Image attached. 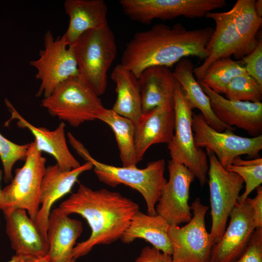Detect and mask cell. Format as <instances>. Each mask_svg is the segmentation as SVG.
<instances>
[{"label":"cell","mask_w":262,"mask_h":262,"mask_svg":"<svg viewBox=\"0 0 262 262\" xmlns=\"http://www.w3.org/2000/svg\"><path fill=\"white\" fill-rule=\"evenodd\" d=\"M254 8L255 12L260 17H262V0H255L254 3Z\"/></svg>","instance_id":"74e56055"},{"label":"cell","mask_w":262,"mask_h":262,"mask_svg":"<svg viewBox=\"0 0 262 262\" xmlns=\"http://www.w3.org/2000/svg\"><path fill=\"white\" fill-rule=\"evenodd\" d=\"M256 196L251 198L248 197L245 201L252 207L253 211L255 228H262V187L256 188Z\"/></svg>","instance_id":"d590c367"},{"label":"cell","mask_w":262,"mask_h":262,"mask_svg":"<svg viewBox=\"0 0 262 262\" xmlns=\"http://www.w3.org/2000/svg\"><path fill=\"white\" fill-rule=\"evenodd\" d=\"M2 171L0 169V182L2 178ZM1 191H2V189L0 188V210L3 211L4 208V203H3V199L2 197Z\"/></svg>","instance_id":"f35d334b"},{"label":"cell","mask_w":262,"mask_h":262,"mask_svg":"<svg viewBox=\"0 0 262 262\" xmlns=\"http://www.w3.org/2000/svg\"><path fill=\"white\" fill-rule=\"evenodd\" d=\"M30 144H16L0 133V158L4 171V181L6 183L12 179V169L18 161H25L28 153Z\"/></svg>","instance_id":"1f68e13d"},{"label":"cell","mask_w":262,"mask_h":262,"mask_svg":"<svg viewBox=\"0 0 262 262\" xmlns=\"http://www.w3.org/2000/svg\"><path fill=\"white\" fill-rule=\"evenodd\" d=\"M226 169L239 175L245 183V190L239 196V201L244 202L250 194L262 183V158L245 160L237 157Z\"/></svg>","instance_id":"f546056e"},{"label":"cell","mask_w":262,"mask_h":262,"mask_svg":"<svg viewBox=\"0 0 262 262\" xmlns=\"http://www.w3.org/2000/svg\"><path fill=\"white\" fill-rule=\"evenodd\" d=\"M224 94L229 100L261 102L262 86L248 74H243L231 80Z\"/></svg>","instance_id":"4dcf8cb0"},{"label":"cell","mask_w":262,"mask_h":262,"mask_svg":"<svg viewBox=\"0 0 262 262\" xmlns=\"http://www.w3.org/2000/svg\"><path fill=\"white\" fill-rule=\"evenodd\" d=\"M41 106L52 116L78 127L98 119L105 108L100 99L78 77L71 78L44 98Z\"/></svg>","instance_id":"5b68a950"},{"label":"cell","mask_w":262,"mask_h":262,"mask_svg":"<svg viewBox=\"0 0 262 262\" xmlns=\"http://www.w3.org/2000/svg\"><path fill=\"white\" fill-rule=\"evenodd\" d=\"M229 225L220 240L213 245L209 262H233L244 252L256 229L253 211L245 201H238Z\"/></svg>","instance_id":"5bb4252c"},{"label":"cell","mask_w":262,"mask_h":262,"mask_svg":"<svg viewBox=\"0 0 262 262\" xmlns=\"http://www.w3.org/2000/svg\"><path fill=\"white\" fill-rule=\"evenodd\" d=\"M64 6L69 22L63 36L69 45L87 31L108 24V6L103 0H66Z\"/></svg>","instance_id":"603a6c76"},{"label":"cell","mask_w":262,"mask_h":262,"mask_svg":"<svg viewBox=\"0 0 262 262\" xmlns=\"http://www.w3.org/2000/svg\"><path fill=\"white\" fill-rule=\"evenodd\" d=\"M209 207L196 197L191 206L193 215L185 226H169L167 234L172 243L173 262H209L213 245L205 226Z\"/></svg>","instance_id":"7c38bea8"},{"label":"cell","mask_w":262,"mask_h":262,"mask_svg":"<svg viewBox=\"0 0 262 262\" xmlns=\"http://www.w3.org/2000/svg\"><path fill=\"white\" fill-rule=\"evenodd\" d=\"M8 262H50L48 257L16 255L13 256Z\"/></svg>","instance_id":"8d00e7d4"},{"label":"cell","mask_w":262,"mask_h":262,"mask_svg":"<svg viewBox=\"0 0 262 262\" xmlns=\"http://www.w3.org/2000/svg\"><path fill=\"white\" fill-rule=\"evenodd\" d=\"M194 69V66L191 60L185 58L176 64L173 71L191 108L198 109L206 122L214 130L219 131H223L226 129L234 131L233 127H229L223 123L214 114L209 98L195 79Z\"/></svg>","instance_id":"cb8c5ba5"},{"label":"cell","mask_w":262,"mask_h":262,"mask_svg":"<svg viewBox=\"0 0 262 262\" xmlns=\"http://www.w3.org/2000/svg\"><path fill=\"white\" fill-rule=\"evenodd\" d=\"M205 17L213 20L215 28L206 46L208 56L200 66L194 69L197 81L201 80L206 70L215 61L231 55L236 60L245 57L242 40L236 28L232 9L227 12H209Z\"/></svg>","instance_id":"9a60e30c"},{"label":"cell","mask_w":262,"mask_h":262,"mask_svg":"<svg viewBox=\"0 0 262 262\" xmlns=\"http://www.w3.org/2000/svg\"><path fill=\"white\" fill-rule=\"evenodd\" d=\"M59 208L68 215H81L91 230L87 240L74 246L72 256L76 260L88 254L96 246L109 245L120 239L132 217L139 211L137 203L118 192L105 188L94 190L82 184Z\"/></svg>","instance_id":"7a4b0ae2"},{"label":"cell","mask_w":262,"mask_h":262,"mask_svg":"<svg viewBox=\"0 0 262 262\" xmlns=\"http://www.w3.org/2000/svg\"><path fill=\"white\" fill-rule=\"evenodd\" d=\"M29 64L36 69L35 77L40 82L36 94L38 97L49 96L63 82L78 77L73 45H69L63 35L55 38L50 31L45 33L39 57Z\"/></svg>","instance_id":"ba28073f"},{"label":"cell","mask_w":262,"mask_h":262,"mask_svg":"<svg viewBox=\"0 0 262 262\" xmlns=\"http://www.w3.org/2000/svg\"><path fill=\"white\" fill-rule=\"evenodd\" d=\"M135 125V146L137 164L153 145L168 144L175 127L174 108L158 107L143 114Z\"/></svg>","instance_id":"d6986e66"},{"label":"cell","mask_w":262,"mask_h":262,"mask_svg":"<svg viewBox=\"0 0 262 262\" xmlns=\"http://www.w3.org/2000/svg\"><path fill=\"white\" fill-rule=\"evenodd\" d=\"M69 143L85 161L91 162L94 171L101 182L111 187L123 184L137 191L144 197L147 213L156 215V205L162 189L167 181L164 174L165 162L164 159L149 162L145 168L136 166H116L95 159L83 145L70 132L67 133Z\"/></svg>","instance_id":"3957f363"},{"label":"cell","mask_w":262,"mask_h":262,"mask_svg":"<svg viewBox=\"0 0 262 262\" xmlns=\"http://www.w3.org/2000/svg\"><path fill=\"white\" fill-rule=\"evenodd\" d=\"M255 0H238L231 8L234 21L243 42L245 56L257 46V33L262 24V17L257 15L254 8Z\"/></svg>","instance_id":"83f0119b"},{"label":"cell","mask_w":262,"mask_h":262,"mask_svg":"<svg viewBox=\"0 0 262 262\" xmlns=\"http://www.w3.org/2000/svg\"><path fill=\"white\" fill-rule=\"evenodd\" d=\"M206 151L209 160L207 174L212 217L210 234L214 245L225 231L228 219L238 201L244 182L239 175L222 166L212 151Z\"/></svg>","instance_id":"9c48e42d"},{"label":"cell","mask_w":262,"mask_h":262,"mask_svg":"<svg viewBox=\"0 0 262 262\" xmlns=\"http://www.w3.org/2000/svg\"><path fill=\"white\" fill-rule=\"evenodd\" d=\"M119 3L129 18L146 25L155 19L201 18L227 5L225 0H120Z\"/></svg>","instance_id":"30bf717a"},{"label":"cell","mask_w":262,"mask_h":262,"mask_svg":"<svg viewBox=\"0 0 262 262\" xmlns=\"http://www.w3.org/2000/svg\"><path fill=\"white\" fill-rule=\"evenodd\" d=\"M135 262H173L172 256L152 246H146L142 250Z\"/></svg>","instance_id":"e575fe53"},{"label":"cell","mask_w":262,"mask_h":262,"mask_svg":"<svg viewBox=\"0 0 262 262\" xmlns=\"http://www.w3.org/2000/svg\"><path fill=\"white\" fill-rule=\"evenodd\" d=\"M210 100L216 117L229 127L234 126L253 137L262 134V103L229 100L198 82Z\"/></svg>","instance_id":"e0dca14e"},{"label":"cell","mask_w":262,"mask_h":262,"mask_svg":"<svg viewBox=\"0 0 262 262\" xmlns=\"http://www.w3.org/2000/svg\"><path fill=\"white\" fill-rule=\"evenodd\" d=\"M78 79L98 97L105 92L108 71L116 57L114 33L107 25L84 33L72 44Z\"/></svg>","instance_id":"277c9868"},{"label":"cell","mask_w":262,"mask_h":262,"mask_svg":"<svg viewBox=\"0 0 262 262\" xmlns=\"http://www.w3.org/2000/svg\"><path fill=\"white\" fill-rule=\"evenodd\" d=\"M169 226L158 214L150 215L139 211L132 217L120 240L123 243L129 244L142 238L153 247L172 255V245L167 234Z\"/></svg>","instance_id":"d4e9b609"},{"label":"cell","mask_w":262,"mask_h":262,"mask_svg":"<svg viewBox=\"0 0 262 262\" xmlns=\"http://www.w3.org/2000/svg\"><path fill=\"white\" fill-rule=\"evenodd\" d=\"M138 79L143 114L158 107L174 108L177 81L169 67L163 66L147 67Z\"/></svg>","instance_id":"7402d4cb"},{"label":"cell","mask_w":262,"mask_h":262,"mask_svg":"<svg viewBox=\"0 0 262 262\" xmlns=\"http://www.w3.org/2000/svg\"><path fill=\"white\" fill-rule=\"evenodd\" d=\"M24 161L23 165L15 170L10 184L2 189L3 212L23 209L34 221L40 208L41 184L46 167V159L34 141L30 143Z\"/></svg>","instance_id":"52a82bcc"},{"label":"cell","mask_w":262,"mask_h":262,"mask_svg":"<svg viewBox=\"0 0 262 262\" xmlns=\"http://www.w3.org/2000/svg\"><path fill=\"white\" fill-rule=\"evenodd\" d=\"M93 168L92 164L89 161L68 171L62 170L57 164L46 167L41 184V207L34 222L46 240L49 219L53 205L71 191L82 174Z\"/></svg>","instance_id":"2e32d148"},{"label":"cell","mask_w":262,"mask_h":262,"mask_svg":"<svg viewBox=\"0 0 262 262\" xmlns=\"http://www.w3.org/2000/svg\"><path fill=\"white\" fill-rule=\"evenodd\" d=\"M167 167L169 180L162 189L155 210L170 226H179L188 223L192 217L188 200L190 185L195 177L185 165L171 160Z\"/></svg>","instance_id":"4fadbf2b"},{"label":"cell","mask_w":262,"mask_h":262,"mask_svg":"<svg viewBox=\"0 0 262 262\" xmlns=\"http://www.w3.org/2000/svg\"><path fill=\"white\" fill-rule=\"evenodd\" d=\"M249 75L262 86V40L259 39L255 49L241 59Z\"/></svg>","instance_id":"836d02e7"},{"label":"cell","mask_w":262,"mask_h":262,"mask_svg":"<svg viewBox=\"0 0 262 262\" xmlns=\"http://www.w3.org/2000/svg\"><path fill=\"white\" fill-rule=\"evenodd\" d=\"M4 101L11 114V118L5 124L13 119L17 120L18 127L28 129L34 136L37 149L53 156L62 170H71L81 165L68 147L65 133L66 124L64 122L53 131L36 127L25 119L9 100L5 98Z\"/></svg>","instance_id":"ac0fdd59"},{"label":"cell","mask_w":262,"mask_h":262,"mask_svg":"<svg viewBox=\"0 0 262 262\" xmlns=\"http://www.w3.org/2000/svg\"><path fill=\"white\" fill-rule=\"evenodd\" d=\"M192 125L196 146L212 151L225 168L236 157L243 155L256 156L262 149V134L246 137L229 129L217 131L206 122L201 113H193Z\"/></svg>","instance_id":"8fae6325"},{"label":"cell","mask_w":262,"mask_h":262,"mask_svg":"<svg viewBox=\"0 0 262 262\" xmlns=\"http://www.w3.org/2000/svg\"><path fill=\"white\" fill-rule=\"evenodd\" d=\"M98 119L110 126L117 142L123 166H136L135 125L130 119L121 116L112 109L105 108Z\"/></svg>","instance_id":"4316f807"},{"label":"cell","mask_w":262,"mask_h":262,"mask_svg":"<svg viewBox=\"0 0 262 262\" xmlns=\"http://www.w3.org/2000/svg\"><path fill=\"white\" fill-rule=\"evenodd\" d=\"M242 64L241 61H234L231 57L219 59L210 65L198 82L217 94H224L232 79L248 74Z\"/></svg>","instance_id":"f1b7e54d"},{"label":"cell","mask_w":262,"mask_h":262,"mask_svg":"<svg viewBox=\"0 0 262 262\" xmlns=\"http://www.w3.org/2000/svg\"><path fill=\"white\" fill-rule=\"evenodd\" d=\"M111 78L115 84L117 94L112 110L135 124L143 114L138 79L121 64L114 67Z\"/></svg>","instance_id":"484cf974"},{"label":"cell","mask_w":262,"mask_h":262,"mask_svg":"<svg viewBox=\"0 0 262 262\" xmlns=\"http://www.w3.org/2000/svg\"><path fill=\"white\" fill-rule=\"evenodd\" d=\"M3 213L6 232L16 254L38 257L47 255V241L26 210L16 209Z\"/></svg>","instance_id":"ffe728a7"},{"label":"cell","mask_w":262,"mask_h":262,"mask_svg":"<svg viewBox=\"0 0 262 262\" xmlns=\"http://www.w3.org/2000/svg\"><path fill=\"white\" fill-rule=\"evenodd\" d=\"M71 262H76V259H73Z\"/></svg>","instance_id":"ab89813d"},{"label":"cell","mask_w":262,"mask_h":262,"mask_svg":"<svg viewBox=\"0 0 262 262\" xmlns=\"http://www.w3.org/2000/svg\"><path fill=\"white\" fill-rule=\"evenodd\" d=\"M174 99V132L167 144L171 160L185 165L203 187L208 181L207 155L195 144L192 125L193 113L177 82Z\"/></svg>","instance_id":"8992f818"},{"label":"cell","mask_w":262,"mask_h":262,"mask_svg":"<svg viewBox=\"0 0 262 262\" xmlns=\"http://www.w3.org/2000/svg\"><path fill=\"white\" fill-rule=\"evenodd\" d=\"M233 262H262V228L254 229L246 248Z\"/></svg>","instance_id":"d6a6232c"},{"label":"cell","mask_w":262,"mask_h":262,"mask_svg":"<svg viewBox=\"0 0 262 262\" xmlns=\"http://www.w3.org/2000/svg\"><path fill=\"white\" fill-rule=\"evenodd\" d=\"M213 31L212 27L188 30L181 23L172 27L157 24L145 31L134 33L126 45L121 64L137 78L147 68H170L188 56L205 59L206 49Z\"/></svg>","instance_id":"6da1fadb"},{"label":"cell","mask_w":262,"mask_h":262,"mask_svg":"<svg viewBox=\"0 0 262 262\" xmlns=\"http://www.w3.org/2000/svg\"><path fill=\"white\" fill-rule=\"evenodd\" d=\"M83 231L81 221L72 219L59 207L53 209L49 216L47 229L50 262H71L76 241Z\"/></svg>","instance_id":"44dd1931"}]
</instances>
